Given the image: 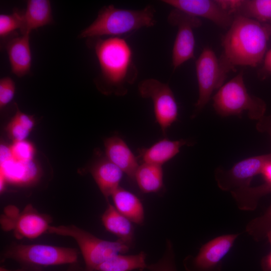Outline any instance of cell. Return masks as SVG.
Segmentation results:
<instances>
[{
	"instance_id": "obj_1",
	"label": "cell",
	"mask_w": 271,
	"mask_h": 271,
	"mask_svg": "<svg viewBox=\"0 0 271 271\" xmlns=\"http://www.w3.org/2000/svg\"><path fill=\"white\" fill-rule=\"evenodd\" d=\"M93 39V48L99 62L98 88L106 94L124 96L137 80L138 68L130 45L122 37Z\"/></svg>"
},
{
	"instance_id": "obj_2",
	"label": "cell",
	"mask_w": 271,
	"mask_h": 271,
	"mask_svg": "<svg viewBox=\"0 0 271 271\" xmlns=\"http://www.w3.org/2000/svg\"><path fill=\"white\" fill-rule=\"evenodd\" d=\"M270 37L265 24L234 16L222 38L223 51L219 59L229 71L237 66L255 67L263 60Z\"/></svg>"
},
{
	"instance_id": "obj_3",
	"label": "cell",
	"mask_w": 271,
	"mask_h": 271,
	"mask_svg": "<svg viewBox=\"0 0 271 271\" xmlns=\"http://www.w3.org/2000/svg\"><path fill=\"white\" fill-rule=\"evenodd\" d=\"M156 10L151 5L141 10L122 9L113 5L103 7L95 20L80 34L81 38L118 37L155 25Z\"/></svg>"
},
{
	"instance_id": "obj_4",
	"label": "cell",
	"mask_w": 271,
	"mask_h": 271,
	"mask_svg": "<svg viewBox=\"0 0 271 271\" xmlns=\"http://www.w3.org/2000/svg\"><path fill=\"white\" fill-rule=\"evenodd\" d=\"M212 99L215 112L222 117L235 115L241 117L246 111L250 119L259 120L264 116L266 108L262 99L248 92L243 71L224 83Z\"/></svg>"
},
{
	"instance_id": "obj_5",
	"label": "cell",
	"mask_w": 271,
	"mask_h": 271,
	"mask_svg": "<svg viewBox=\"0 0 271 271\" xmlns=\"http://www.w3.org/2000/svg\"><path fill=\"white\" fill-rule=\"evenodd\" d=\"M48 233L75 240L84 259V271H96L101 263L116 254L125 253L131 247L119 239L109 241L101 239L75 225H51Z\"/></svg>"
},
{
	"instance_id": "obj_6",
	"label": "cell",
	"mask_w": 271,
	"mask_h": 271,
	"mask_svg": "<svg viewBox=\"0 0 271 271\" xmlns=\"http://www.w3.org/2000/svg\"><path fill=\"white\" fill-rule=\"evenodd\" d=\"M79 254L75 248L13 242L3 249L1 258L3 261L13 260L21 266L43 269L78 262Z\"/></svg>"
},
{
	"instance_id": "obj_7",
	"label": "cell",
	"mask_w": 271,
	"mask_h": 271,
	"mask_svg": "<svg viewBox=\"0 0 271 271\" xmlns=\"http://www.w3.org/2000/svg\"><path fill=\"white\" fill-rule=\"evenodd\" d=\"M199 96L191 118L196 117L210 99L212 94L223 84L230 72L212 49L205 47L195 62Z\"/></svg>"
},
{
	"instance_id": "obj_8",
	"label": "cell",
	"mask_w": 271,
	"mask_h": 271,
	"mask_svg": "<svg viewBox=\"0 0 271 271\" xmlns=\"http://www.w3.org/2000/svg\"><path fill=\"white\" fill-rule=\"evenodd\" d=\"M138 90L142 98L152 100L156 122L163 134L166 135L168 129L178 117V106L171 88L167 83L149 78L139 83Z\"/></svg>"
},
{
	"instance_id": "obj_9",
	"label": "cell",
	"mask_w": 271,
	"mask_h": 271,
	"mask_svg": "<svg viewBox=\"0 0 271 271\" xmlns=\"http://www.w3.org/2000/svg\"><path fill=\"white\" fill-rule=\"evenodd\" d=\"M51 220L49 216L28 204L21 212L14 206H9L1 221L4 229L13 230L15 237L21 239L36 238L48 232Z\"/></svg>"
},
{
	"instance_id": "obj_10",
	"label": "cell",
	"mask_w": 271,
	"mask_h": 271,
	"mask_svg": "<svg viewBox=\"0 0 271 271\" xmlns=\"http://www.w3.org/2000/svg\"><path fill=\"white\" fill-rule=\"evenodd\" d=\"M167 21L178 28L172 49V62L174 70L194 58L195 39L194 30L202 25L201 20L180 10L173 9Z\"/></svg>"
},
{
	"instance_id": "obj_11",
	"label": "cell",
	"mask_w": 271,
	"mask_h": 271,
	"mask_svg": "<svg viewBox=\"0 0 271 271\" xmlns=\"http://www.w3.org/2000/svg\"><path fill=\"white\" fill-rule=\"evenodd\" d=\"M271 162L269 154L251 157L236 163L231 168L216 169L214 178L221 190L230 192L249 187L253 178L261 172L264 167Z\"/></svg>"
},
{
	"instance_id": "obj_12",
	"label": "cell",
	"mask_w": 271,
	"mask_h": 271,
	"mask_svg": "<svg viewBox=\"0 0 271 271\" xmlns=\"http://www.w3.org/2000/svg\"><path fill=\"white\" fill-rule=\"evenodd\" d=\"M239 233L218 236L207 242L195 256L188 255L183 260L186 271H222V261L233 247Z\"/></svg>"
},
{
	"instance_id": "obj_13",
	"label": "cell",
	"mask_w": 271,
	"mask_h": 271,
	"mask_svg": "<svg viewBox=\"0 0 271 271\" xmlns=\"http://www.w3.org/2000/svg\"><path fill=\"white\" fill-rule=\"evenodd\" d=\"M161 2L190 15L207 19L223 29L229 28L234 18L222 9L216 0H163Z\"/></svg>"
},
{
	"instance_id": "obj_14",
	"label": "cell",
	"mask_w": 271,
	"mask_h": 271,
	"mask_svg": "<svg viewBox=\"0 0 271 271\" xmlns=\"http://www.w3.org/2000/svg\"><path fill=\"white\" fill-rule=\"evenodd\" d=\"M41 176L40 169L34 160L17 161L12 158L0 163V186L7 183L18 186L34 184Z\"/></svg>"
},
{
	"instance_id": "obj_15",
	"label": "cell",
	"mask_w": 271,
	"mask_h": 271,
	"mask_svg": "<svg viewBox=\"0 0 271 271\" xmlns=\"http://www.w3.org/2000/svg\"><path fill=\"white\" fill-rule=\"evenodd\" d=\"M106 157L118 167L131 180H134L140 165L136 157L124 141L119 136H112L104 141Z\"/></svg>"
},
{
	"instance_id": "obj_16",
	"label": "cell",
	"mask_w": 271,
	"mask_h": 271,
	"mask_svg": "<svg viewBox=\"0 0 271 271\" xmlns=\"http://www.w3.org/2000/svg\"><path fill=\"white\" fill-rule=\"evenodd\" d=\"M89 171L105 199L107 200L123 177V172L105 156L98 158L90 166Z\"/></svg>"
},
{
	"instance_id": "obj_17",
	"label": "cell",
	"mask_w": 271,
	"mask_h": 271,
	"mask_svg": "<svg viewBox=\"0 0 271 271\" xmlns=\"http://www.w3.org/2000/svg\"><path fill=\"white\" fill-rule=\"evenodd\" d=\"M187 140H170L163 139L149 148L139 149L138 159L141 163H148L163 166L180 152L184 146H192Z\"/></svg>"
},
{
	"instance_id": "obj_18",
	"label": "cell",
	"mask_w": 271,
	"mask_h": 271,
	"mask_svg": "<svg viewBox=\"0 0 271 271\" xmlns=\"http://www.w3.org/2000/svg\"><path fill=\"white\" fill-rule=\"evenodd\" d=\"M260 174L265 181L263 184L256 187L239 189L231 192L240 210H254L260 198L271 193V162L264 167Z\"/></svg>"
},
{
	"instance_id": "obj_19",
	"label": "cell",
	"mask_w": 271,
	"mask_h": 271,
	"mask_svg": "<svg viewBox=\"0 0 271 271\" xmlns=\"http://www.w3.org/2000/svg\"><path fill=\"white\" fill-rule=\"evenodd\" d=\"M29 36L22 35L13 38L7 46L12 71L18 77L26 75L31 69L32 54Z\"/></svg>"
},
{
	"instance_id": "obj_20",
	"label": "cell",
	"mask_w": 271,
	"mask_h": 271,
	"mask_svg": "<svg viewBox=\"0 0 271 271\" xmlns=\"http://www.w3.org/2000/svg\"><path fill=\"white\" fill-rule=\"evenodd\" d=\"M52 20L49 1H27L26 10L22 13V35H30L33 30L50 24Z\"/></svg>"
},
{
	"instance_id": "obj_21",
	"label": "cell",
	"mask_w": 271,
	"mask_h": 271,
	"mask_svg": "<svg viewBox=\"0 0 271 271\" xmlns=\"http://www.w3.org/2000/svg\"><path fill=\"white\" fill-rule=\"evenodd\" d=\"M105 229L118 239L131 246L134 240V229L132 222L119 212L108 202L101 216Z\"/></svg>"
},
{
	"instance_id": "obj_22",
	"label": "cell",
	"mask_w": 271,
	"mask_h": 271,
	"mask_svg": "<svg viewBox=\"0 0 271 271\" xmlns=\"http://www.w3.org/2000/svg\"><path fill=\"white\" fill-rule=\"evenodd\" d=\"M113 206L132 223L142 225L145 220L144 206L140 199L131 192L119 186L111 195Z\"/></svg>"
},
{
	"instance_id": "obj_23",
	"label": "cell",
	"mask_w": 271,
	"mask_h": 271,
	"mask_svg": "<svg viewBox=\"0 0 271 271\" xmlns=\"http://www.w3.org/2000/svg\"><path fill=\"white\" fill-rule=\"evenodd\" d=\"M134 180L144 193H159L165 189L162 166L141 163L136 171Z\"/></svg>"
},
{
	"instance_id": "obj_24",
	"label": "cell",
	"mask_w": 271,
	"mask_h": 271,
	"mask_svg": "<svg viewBox=\"0 0 271 271\" xmlns=\"http://www.w3.org/2000/svg\"><path fill=\"white\" fill-rule=\"evenodd\" d=\"M147 254L141 251L136 254H116L101 263L96 271H142L147 269Z\"/></svg>"
},
{
	"instance_id": "obj_25",
	"label": "cell",
	"mask_w": 271,
	"mask_h": 271,
	"mask_svg": "<svg viewBox=\"0 0 271 271\" xmlns=\"http://www.w3.org/2000/svg\"><path fill=\"white\" fill-rule=\"evenodd\" d=\"M236 15L271 24V0H242Z\"/></svg>"
},
{
	"instance_id": "obj_26",
	"label": "cell",
	"mask_w": 271,
	"mask_h": 271,
	"mask_svg": "<svg viewBox=\"0 0 271 271\" xmlns=\"http://www.w3.org/2000/svg\"><path fill=\"white\" fill-rule=\"evenodd\" d=\"M271 229V205L261 216L250 220L246 225L245 231L255 241H259L266 237Z\"/></svg>"
},
{
	"instance_id": "obj_27",
	"label": "cell",
	"mask_w": 271,
	"mask_h": 271,
	"mask_svg": "<svg viewBox=\"0 0 271 271\" xmlns=\"http://www.w3.org/2000/svg\"><path fill=\"white\" fill-rule=\"evenodd\" d=\"M147 269L149 271H177L174 246L171 240H166L162 257L155 263L148 264Z\"/></svg>"
},
{
	"instance_id": "obj_28",
	"label": "cell",
	"mask_w": 271,
	"mask_h": 271,
	"mask_svg": "<svg viewBox=\"0 0 271 271\" xmlns=\"http://www.w3.org/2000/svg\"><path fill=\"white\" fill-rule=\"evenodd\" d=\"M10 148L14 159L20 161L34 160L35 153L34 146L26 140L13 141Z\"/></svg>"
},
{
	"instance_id": "obj_29",
	"label": "cell",
	"mask_w": 271,
	"mask_h": 271,
	"mask_svg": "<svg viewBox=\"0 0 271 271\" xmlns=\"http://www.w3.org/2000/svg\"><path fill=\"white\" fill-rule=\"evenodd\" d=\"M22 24V13L15 11L11 14L0 15V36L5 37L14 31L21 29Z\"/></svg>"
},
{
	"instance_id": "obj_30",
	"label": "cell",
	"mask_w": 271,
	"mask_h": 271,
	"mask_svg": "<svg viewBox=\"0 0 271 271\" xmlns=\"http://www.w3.org/2000/svg\"><path fill=\"white\" fill-rule=\"evenodd\" d=\"M8 134L13 141L26 140L31 130L15 116L6 127Z\"/></svg>"
},
{
	"instance_id": "obj_31",
	"label": "cell",
	"mask_w": 271,
	"mask_h": 271,
	"mask_svg": "<svg viewBox=\"0 0 271 271\" xmlns=\"http://www.w3.org/2000/svg\"><path fill=\"white\" fill-rule=\"evenodd\" d=\"M15 84L9 77L0 80V107H4L13 99L15 93Z\"/></svg>"
},
{
	"instance_id": "obj_32",
	"label": "cell",
	"mask_w": 271,
	"mask_h": 271,
	"mask_svg": "<svg viewBox=\"0 0 271 271\" xmlns=\"http://www.w3.org/2000/svg\"><path fill=\"white\" fill-rule=\"evenodd\" d=\"M217 4L225 11L233 17L236 15L242 0H216Z\"/></svg>"
},
{
	"instance_id": "obj_33",
	"label": "cell",
	"mask_w": 271,
	"mask_h": 271,
	"mask_svg": "<svg viewBox=\"0 0 271 271\" xmlns=\"http://www.w3.org/2000/svg\"><path fill=\"white\" fill-rule=\"evenodd\" d=\"M271 74V49L265 54L263 59V65L260 72V75L264 78L267 74Z\"/></svg>"
},
{
	"instance_id": "obj_34",
	"label": "cell",
	"mask_w": 271,
	"mask_h": 271,
	"mask_svg": "<svg viewBox=\"0 0 271 271\" xmlns=\"http://www.w3.org/2000/svg\"><path fill=\"white\" fill-rule=\"evenodd\" d=\"M256 128L260 131H266L271 136V116L264 117L258 120Z\"/></svg>"
},
{
	"instance_id": "obj_35",
	"label": "cell",
	"mask_w": 271,
	"mask_h": 271,
	"mask_svg": "<svg viewBox=\"0 0 271 271\" xmlns=\"http://www.w3.org/2000/svg\"><path fill=\"white\" fill-rule=\"evenodd\" d=\"M13 158L10 146L1 145L0 147V163Z\"/></svg>"
},
{
	"instance_id": "obj_36",
	"label": "cell",
	"mask_w": 271,
	"mask_h": 271,
	"mask_svg": "<svg viewBox=\"0 0 271 271\" xmlns=\"http://www.w3.org/2000/svg\"><path fill=\"white\" fill-rule=\"evenodd\" d=\"M261 267L263 271H271V251L262 258Z\"/></svg>"
},
{
	"instance_id": "obj_37",
	"label": "cell",
	"mask_w": 271,
	"mask_h": 271,
	"mask_svg": "<svg viewBox=\"0 0 271 271\" xmlns=\"http://www.w3.org/2000/svg\"><path fill=\"white\" fill-rule=\"evenodd\" d=\"M0 271H43V269L21 266L20 268L9 269L3 266H1L0 267Z\"/></svg>"
},
{
	"instance_id": "obj_38",
	"label": "cell",
	"mask_w": 271,
	"mask_h": 271,
	"mask_svg": "<svg viewBox=\"0 0 271 271\" xmlns=\"http://www.w3.org/2000/svg\"><path fill=\"white\" fill-rule=\"evenodd\" d=\"M65 271H84L78 262L69 264L67 269Z\"/></svg>"
},
{
	"instance_id": "obj_39",
	"label": "cell",
	"mask_w": 271,
	"mask_h": 271,
	"mask_svg": "<svg viewBox=\"0 0 271 271\" xmlns=\"http://www.w3.org/2000/svg\"><path fill=\"white\" fill-rule=\"evenodd\" d=\"M266 237L267 238L268 242H269V243H270V244L271 245V229L269 230V231L267 233Z\"/></svg>"
},
{
	"instance_id": "obj_40",
	"label": "cell",
	"mask_w": 271,
	"mask_h": 271,
	"mask_svg": "<svg viewBox=\"0 0 271 271\" xmlns=\"http://www.w3.org/2000/svg\"><path fill=\"white\" fill-rule=\"evenodd\" d=\"M265 25L271 37V24H265Z\"/></svg>"
}]
</instances>
